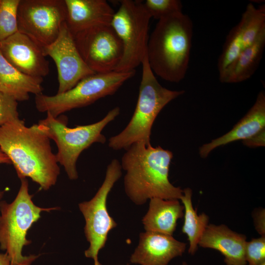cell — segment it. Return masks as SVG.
<instances>
[{
    "mask_svg": "<svg viewBox=\"0 0 265 265\" xmlns=\"http://www.w3.org/2000/svg\"><path fill=\"white\" fill-rule=\"evenodd\" d=\"M122 157V169L126 171L124 186L126 194L135 204L160 198L180 200L183 190L169 180L171 151L143 142L132 144Z\"/></svg>",
    "mask_w": 265,
    "mask_h": 265,
    "instance_id": "7a4b0ae2",
    "label": "cell"
},
{
    "mask_svg": "<svg viewBox=\"0 0 265 265\" xmlns=\"http://www.w3.org/2000/svg\"><path fill=\"white\" fill-rule=\"evenodd\" d=\"M0 265H11L10 260L6 253H0Z\"/></svg>",
    "mask_w": 265,
    "mask_h": 265,
    "instance_id": "f1b7e54d",
    "label": "cell"
},
{
    "mask_svg": "<svg viewBox=\"0 0 265 265\" xmlns=\"http://www.w3.org/2000/svg\"><path fill=\"white\" fill-rule=\"evenodd\" d=\"M144 4L151 18L158 20L182 12L183 5L179 0H147Z\"/></svg>",
    "mask_w": 265,
    "mask_h": 265,
    "instance_id": "603a6c76",
    "label": "cell"
},
{
    "mask_svg": "<svg viewBox=\"0 0 265 265\" xmlns=\"http://www.w3.org/2000/svg\"><path fill=\"white\" fill-rule=\"evenodd\" d=\"M193 22L182 12L158 20L149 36L147 57L154 73L179 82L186 74L190 60Z\"/></svg>",
    "mask_w": 265,
    "mask_h": 265,
    "instance_id": "3957f363",
    "label": "cell"
},
{
    "mask_svg": "<svg viewBox=\"0 0 265 265\" xmlns=\"http://www.w3.org/2000/svg\"><path fill=\"white\" fill-rule=\"evenodd\" d=\"M66 23L72 35L90 27L110 25L115 13L105 0H64Z\"/></svg>",
    "mask_w": 265,
    "mask_h": 265,
    "instance_id": "2e32d148",
    "label": "cell"
},
{
    "mask_svg": "<svg viewBox=\"0 0 265 265\" xmlns=\"http://www.w3.org/2000/svg\"><path fill=\"white\" fill-rule=\"evenodd\" d=\"M246 241L244 235L233 231L224 224H209L198 246L218 251L224 257L226 265H246Z\"/></svg>",
    "mask_w": 265,
    "mask_h": 265,
    "instance_id": "9a60e30c",
    "label": "cell"
},
{
    "mask_svg": "<svg viewBox=\"0 0 265 265\" xmlns=\"http://www.w3.org/2000/svg\"><path fill=\"white\" fill-rule=\"evenodd\" d=\"M21 181L14 200L10 203L0 202V248L6 251L11 265H31L38 256L22 254L23 247L30 243L26 237L27 232L39 219L41 212L57 208H43L35 205L28 192L27 180Z\"/></svg>",
    "mask_w": 265,
    "mask_h": 265,
    "instance_id": "8992f818",
    "label": "cell"
},
{
    "mask_svg": "<svg viewBox=\"0 0 265 265\" xmlns=\"http://www.w3.org/2000/svg\"><path fill=\"white\" fill-rule=\"evenodd\" d=\"M265 47V30L251 46L244 49L227 68L220 81L223 83L240 82L250 78L257 70Z\"/></svg>",
    "mask_w": 265,
    "mask_h": 265,
    "instance_id": "ffe728a7",
    "label": "cell"
},
{
    "mask_svg": "<svg viewBox=\"0 0 265 265\" xmlns=\"http://www.w3.org/2000/svg\"><path fill=\"white\" fill-rule=\"evenodd\" d=\"M141 65L142 78L133 114L125 128L108 140V147L114 150H126L137 142L151 144V130L157 116L169 102L185 92L167 89L159 82L149 66L147 53Z\"/></svg>",
    "mask_w": 265,
    "mask_h": 265,
    "instance_id": "277c9868",
    "label": "cell"
},
{
    "mask_svg": "<svg viewBox=\"0 0 265 265\" xmlns=\"http://www.w3.org/2000/svg\"><path fill=\"white\" fill-rule=\"evenodd\" d=\"M19 118L18 102L0 92V127Z\"/></svg>",
    "mask_w": 265,
    "mask_h": 265,
    "instance_id": "d4e9b609",
    "label": "cell"
},
{
    "mask_svg": "<svg viewBox=\"0 0 265 265\" xmlns=\"http://www.w3.org/2000/svg\"><path fill=\"white\" fill-rule=\"evenodd\" d=\"M120 110L119 107H115L100 121L75 128L67 126L66 116L54 117L49 112L45 119L38 122L40 129L55 142L57 147V162L64 167L69 179L78 178L77 162L80 154L95 143L106 142V137L102 131L118 116Z\"/></svg>",
    "mask_w": 265,
    "mask_h": 265,
    "instance_id": "5b68a950",
    "label": "cell"
},
{
    "mask_svg": "<svg viewBox=\"0 0 265 265\" xmlns=\"http://www.w3.org/2000/svg\"><path fill=\"white\" fill-rule=\"evenodd\" d=\"M151 17L141 0H122L110 25L123 48L115 72H129L141 64L147 53Z\"/></svg>",
    "mask_w": 265,
    "mask_h": 265,
    "instance_id": "ba28073f",
    "label": "cell"
},
{
    "mask_svg": "<svg viewBox=\"0 0 265 265\" xmlns=\"http://www.w3.org/2000/svg\"><path fill=\"white\" fill-rule=\"evenodd\" d=\"M192 190H183L180 199L184 208V221L182 231L186 234L189 241L188 253L194 255L198 250L199 240L209 224V217L205 213L198 214L192 203Z\"/></svg>",
    "mask_w": 265,
    "mask_h": 265,
    "instance_id": "44dd1931",
    "label": "cell"
},
{
    "mask_svg": "<svg viewBox=\"0 0 265 265\" xmlns=\"http://www.w3.org/2000/svg\"><path fill=\"white\" fill-rule=\"evenodd\" d=\"M122 174L120 162L117 159H112L107 166L104 181L95 196L79 205L85 219V235L90 243L84 254L94 260V265H101L98 260L99 252L104 247L109 231L117 226L108 212L106 201L109 193Z\"/></svg>",
    "mask_w": 265,
    "mask_h": 265,
    "instance_id": "9c48e42d",
    "label": "cell"
},
{
    "mask_svg": "<svg viewBox=\"0 0 265 265\" xmlns=\"http://www.w3.org/2000/svg\"><path fill=\"white\" fill-rule=\"evenodd\" d=\"M245 257L249 265H259L265 263V236L246 241Z\"/></svg>",
    "mask_w": 265,
    "mask_h": 265,
    "instance_id": "cb8c5ba5",
    "label": "cell"
},
{
    "mask_svg": "<svg viewBox=\"0 0 265 265\" xmlns=\"http://www.w3.org/2000/svg\"><path fill=\"white\" fill-rule=\"evenodd\" d=\"M66 17L64 0H20L18 30L43 47L56 39Z\"/></svg>",
    "mask_w": 265,
    "mask_h": 265,
    "instance_id": "30bf717a",
    "label": "cell"
},
{
    "mask_svg": "<svg viewBox=\"0 0 265 265\" xmlns=\"http://www.w3.org/2000/svg\"><path fill=\"white\" fill-rule=\"evenodd\" d=\"M243 145L249 147L265 146V128L251 136L242 140Z\"/></svg>",
    "mask_w": 265,
    "mask_h": 265,
    "instance_id": "484cf974",
    "label": "cell"
},
{
    "mask_svg": "<svg viewBox=\"0 0 265 265\" xmlns=\"http://www.w3.org/2000/svg\"><path fill=\"white\" fill-rule=\"evenodd\" d=\"M135 74V70L95 73L85 77L68 91L49 96L35 95L36 108L54 117L75 108L86 106L99 99L114 94L123 84Z\"/></svg>",
    "mask_w": 265,
    "mask_h": 265,
    "instance_id": "52a82bcc",
    "label": "cell"
},
{
    "mask_svg": "<svg viewBox=\"0 0 265 265\" xmlns=\"http://www.w3.org/2000/svg\"><path fill=\"white\" fill-rule=\"evenodd\" d=\"M19 2L20 0H0V42L18 31Z\"/></svg>",
    "mask_w": 265,
    "mask_h": 265,
    "instance_id": "7402d4cb",
    "label": "cell"
},
{
    "mask_svg": "<svg viewBox=\"0 0 265 265\" xmlns=\"http://www.w3.org/2000/svg\"><path fill=\"white\" fill-rule=\"evenodd\" d=\"M186 246L172 235L145 231L140 234L130 262L141 265H167L172 259L183 255Z\"/></svg>",
    "mask_w": 265,
    "mask_h": 265,
    "instance_id": "5bb4252c",
    "label": "cell"
},
{
    "mask_svg": "<svg viewBox=\"0 0 265 265\" xmlns=\"http://www.w3.org/2000/svg\"><path fill=\"white\" fill-rule=\"evenodd\" d=\"M181 265H187V264H186V262H183V263Z\"/></svg>",
    "mask_w": 265,
    "mask_h": 265,
    "instance_id": "f546056e",
    "label": "cell"
},
{
    "mask_svg": "<svg viewBox=\"0 0 265 265\" xmlns=\"http://www.w3.org/2000/svg\"><path fill=\"white\" fill-rule=\"evenodd\" d=\"M42 49L44 55L50 56L55 63L59 83L57 93L68 91L85 77L95 73L81 57L66 22L56 39Z\"/></svg>",
    "mask_w": 265,
    "mask_h": 265,
    "instance_id": "7c38bea8",
    "label": "cell"
},
{
    "mask_svg": "<svg viewBox=\"0 0 265 265\" xmlns=\"http://www.w3.org/2000/svg\"><path fill=\"white\" fill-rule=\"evenodd\" d=\"M73 36L81 57L91 70L95 73L115 71L123 48L110 25L93 26Z\"/></svg>",
    "mask_w": 265,
    "mask_h": 265,
    "instance_id": "8fae6325",
    "label": "cell"
},
{
    "mask_svg": "<svg viewBox=\"0 0 265 265\" xmlns=\"http://www.w3.org/2000/svg\"><path fill=\"white\" fill-rule=\"evenodd\" d=\"M265 128V94L261 91L256 101L240 121L229 132L203 145L199 154L206 158L216 148L229 143L247 139Z\"/></svg>",
    "mask_w": 265,
    "mask_h": 265,
    "instance_id": "e0dca14e",
    "label": "cell"
},
{
    "mask_svg": "<svg viewBox=\"0 0 265 265\" xmlns=\"http://www.w3.org/2000/svg\"><path fill=\"white\" fill-rule=\"evenodd\" d=\"M50 139L38 124L26 126L19 118L0 127V149L9 159L18 177H26L48 190L60 173Z\"/></svg>",
    "mask_w": 265,
    "mask_h": 265,
    "instance_id": "6da1fadb",
    "label": "cell"
},
{
    "mask_svg": "<svg viewBox=\"0 0 265 265\" xmlns=\"http://www.w3.org/2000/svg\"><path fill=\"white\" fill-rule=\"evenodd\" d=\"M43 78L24 74L12 66L0 52V92L17 102L28 100L29 94L42 93Z\"/></svg>",
    "mask_w": 265,
    "mask_h": 265,
    "instance_id": "d6986e66",
    "label": "cell"
},
{
    "mask_svg": "<svg viewBox=\"0 0 265 265\" xmlns=\"http://www.w3.org/2000/svg\"><path fill=\"white\" fill-rule=\"evenodd\" d=\"M265 265V263H263V264H260V265Z\"/></svg>",
    "mask_w": 265,
    "mask_h": 265,
    "instance_id": "4dcf8cb0",
    "label": "cell"
},
{
    "mask_svg": "<svg viewBox=\"0 0 265 265\" xmlns=\"http://www.w3.org/2000/svg\"><path fill=\"white\" fill-rule=\"evenodd\" d=\"M255 229L261 236H265V212L261 209L254 212L253 214Z\"/></svg>",
    "mask_w": 265,
    "mask_h": 265,
    "instance_id": "4316f807",
    "label": "cell"
},
{
    "mask_svg": "<svg viewBox=\"0 0 265 265\" xmlns=\"http://www.w3.org/2000/svg\"><path fill=\"white\" fill-rule=\"evenodd\" d=\"M0 52L9 63L24 74L43 78L49 73L50 63L42 47L22 33L17 31L0 42Z\"/></svg>",
    "mask_w": 265,
    "mask_h": 265,
    "instance_id": "4fadbf2b",
    "label": "cell"
},
{
    "mask_svg": "<svg viewBox=\"0 0 265 265\" xmlns=\"http://www.w3.org/2000/svg\"><path fill=\"white\" fill-rule=\"evenodd\" d=\"M142 219L146 231L173 235L177 221L184 216V208L178 199L152 198Z\"/></svg>",
    "mask_w": 265,
    "mask_h": 265,
    "instance_id": "ac0fdd59",
    "label": "cell"
},
{
    "mask_svg": "<svg viewBox=\"0 0 265 265\" xmlns=\"http://www.w3.org/2000/svg\"><path fill=\"white\" fill-rule=\"evenodd\" d=\"M0 164H11L8 157L0 149ZM4 191H0V202L2 198Z\"/></svg>",
    "mask_w": 265,
    "mask_h": 265,
    "instance_id": "83f0119b",
    "label": "cell"
}]
</instances>
